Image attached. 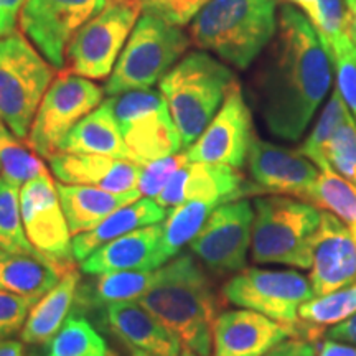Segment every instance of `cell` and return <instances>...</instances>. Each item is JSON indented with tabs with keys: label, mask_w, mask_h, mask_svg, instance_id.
I'll return each mask as SVG.
<instances>
[{
	"label": "cell",
	"mask_w": 356,
	"mask_h": 356,
	"mask_svg": "<svg viewBox=\"0 0 356 356\" xmlns=\"http://www.w3.org/2000/svg\"><path fill=\"white\" fill-rule=\"evenodd\" d=\"M348 113V106H346L340 89H338L335 84V88H333L330 95V99L325 104L322 114L318 115L314 129H312L309 137H307L299 147V152L302 155H305L309 160H312L320 170L330 168L327 159H325V149H327V144L330 142L332 136L335 134L337 129L341 126V122L345 121Z\"/></svg>",
	"instance_id": "obj_34"
},
{
	"label": "cell",
	"mask_w": 356,
	"mask_h": 356,
	"mask_svg": "<svg viewBox=\"0 0 356 356\" xmlns=\"http://www.w3.org/2000/svg\"><path fill=\"white\" fill-rule=\"evenodd\" d=\"M234 81L233 70L204 51L185 55L160 79L159 91L165 97L184 149L204 132Z\"/></svg>",
	"instance_id": "obj_4"
},
{
	"label": "cell",
	"mask_w": 356,
	"mask_h": 356,
	"mask_svg": "<svg viewBox=\"0 0 356 356\" xmlns=\"http://www.w3.org/2000/svg\"><path fill=\"white\" fill-rule=\"evenodd\" d=\"M325 335H327V338H332V340L345 341V343L356 346V315L343 323L328 328Z\"/></svg>",
	"instance_id": "obj_44"
},
{
	"label": "cell",
	"mask_w": 356,
	"mask_h": 356,
	"mask_svg": "<svg viewBox=\"0 0 356 356\" xmlns=\"http://www.w3.org/2000/svg\"><path fill=\"white\" fill-rule=\"evenodd\" d=\"M20 211L26 238L40 254L63 267H74L73 234L50 173L22 186Z\"/></svg>",
	"instance_id": "obj_15"
},
{
	"label": "cell",
	"mask_w": 356,
	"mask_h": 356,
	"mask_svg": "<svg viewBox=\"0 0 356 356\" xmlns=\"http://www.w3.org/2000/svg\"><path fill=\"white\" fill-rule=\"evenodd\" d=\"M178 356H198V355H195V353H191V351H184V353H181V355H178Z\"/></svg>",
	"instance_id": "obj_52"
},
{
	"label": "cell",
	"mask_w": 356,
	"mask_h": 356,
	"mask_svg": "<svg viewBox=\"0 0 356 356\" xmlns=\"http://www.w3.org/2000/svg\"><path fill=\"white\" fill-rule=\"evenodd\" d=\"M108 0H25L20 32L55 70L65 68L66 48L78 30L106 7Z\"/></svg>",
	"instance_id": "obj_12"
},
{
	"label": "cell",
	"mask_w": 356,
	"mask_h": 356,
	"mask_svg": "<svg viewBox=\"0 0 356 356\" xmlns=\"http://www.w3.org/2000/svg\"><path fill=\"white\" fill-rule=\"evenodd\" d=\"M137 304L168 328L181 348L198 356L211 355L218 300L210 279L191 254L177 256L155 270Z\"/></svg>",
	"instance_id": "obj_2"
},
{
	"label": "cell",
	"mask_w": 356,
	"mask_h": 356,
	"mask_svg": "<svg viewBox=\"0 0 356 356\" xmlns=\"http://www.w3.org/2000/svg\"><path fill=\"white\" fill-rule=\"evenodd\" d=\"M289 338L302 337L254 310H228L213 327V356H264Z\"/></svg>",
	"instance_id": "obj_18"
},
{
	"label": "cell",
	"mask_w": 356,
	"mask_h": 356,
	"mask_svg": "<svg viewBox=\"0 0 356 356\" xmlns=\"http://www.w3.org/2000/svg\"><path fill=\"white\" fill-rule=\"evenodd\" d=\"M186 160L184 154L172 155L154 162L139 165V180H137V190L140 191L142 197L147 198H157L170 177L175 173L178 168L184 167Z\"/></svg>",
	"instance_id": "obj_37"
},
{
	"label": "cell",
	"mask_w": 356,
	"mask_h": 356,
	"mask_svg": "<svg viewBox=\"0 0 356 356\" xmlns=\"http://www.w3.org/2000/svg\"><path fill=\"white\" fill-rule=\"evenodd\" d=\"M225 299L241 309L254 310L302 335H312L300 322V307L314 297L310 280L296 270L246 267L222 287Z\"/></svg>",
	"instance_id": "obj_9"
},
{
	"label": "cell",
	"mask_w": 356,
	"mask_h": 356,
	"mask_svg": "<svg viewBox=\"0 0 356 356\" xmlns=\"http://www.w3.org/2000/svg\"><path fill=\"white\" fill-rule=\"evenodd\" d=\"M310 286L314 297L356 284V239L335 215L322 211L312 244Z\"/></svg>",
	"instance_id": "obj_16"
},
{
	"label": "cell",
	"mask_w": 356,
	"mask_h": 356,
	"mask_svg": "<svg viewBox=\"0 0 356 356\" xmlns=\"http://www.w3.org/2000/svg\"><path fill=\"white\" fill-rule=\"evenodd\" d=\"M254 74L256 108L267 131L296 142L332 86L333 61L304 12L284 6L277 32Z\"/></svg>",
	"instance_id": "obj_1"
},
{
	"label": "cell",
	"mask_w": 356,
	"mask_h": 356,
	"mask_svg": "<svg viewBox=\"0 0 356 356\" xmlns=\"http://www.w3.org/2000/svg\"><path fill=\"white\" fill-rule=\"evenodd\" d=\"M185 178H186V163L180 167L178 170L170 177L163 190L160 191L159 197L154 200L159 207H162L167 213L173 210L185 202Z\"/></svg>",
	"instance_id": "obj_41"
},
{
	"label": "cell",
	"mask_w": 356,
	"mask_h": 356,
	"mask_svg": "<svg viewBox=\"0 0 356 356\" xmlns=\"http://www.w3.org/2000/svg\"><path fill=\"white\" fill-rule=\"evenodd\" d=\"M155 270H119L97 275L89 292L92 305H113L121 302H137L150 287Z\"/></svg>",
	"instance_id": "obj_31"
},
{
	"label": "cell",
	"mask_w": 356,
	"mask_h": 356,
	"mask_svg": "<svg viewBox=\"0 0 356 356\" xmlns=\"http://www.w3.org/2000/svg\"><path fill=\"white\" fill-rule=\"evenodd\" d=\"M79 274L76 269H71L63 274L60 282L44 293L37 304L29 312L20 337L24 343L43 345L50 343L58 332L61 330L74 300L79 292Z\"/></svg>",
	"instance_id": "obj_24"
},
{
	"label": "cell",
	"mask_w": 356,
	"mask_h": 356,
	"mask_svg": "<svg viewBox=\"0 0 356 356\" xmlns=\"http://www.w3.org/2000/svg\"><path fill=\"white\" fill-rule=\"evenodd\" d=\"M315 353H317V345H314V341L304 338H289L264 356H315Z\"/></svg>",
	"instance_id": "obj_42"
},
{
	"label": "cell",
	"mask_w": 356,
	"mask_h": 356,
	"mask_svg": "<svg viewBox=\"0 0 356 356\" xmlns=\"http://www.w3.org/2000/svg\"><path fill=\"white\" fill-rule=\"evenodd\" d=\"M356 315V284L327 296L312 297L299 310V318L315 330L332 328Z\"/></svg>",
	"instance_id": "obj_32"
},
{
	"label": "cell",
	"mask_w": 356,
	"mask_h": 356,
	"mask_svg": "<svg viewBox=\"0 0 356 356\" xmlns=\"http://www.w3.org/2000/svg\"><path fill=\"white\" fill-rule=\"evenodd\" d=\"M348 3V33L356 44V0H346Z\"/></svg>",
	"instance_id": "obj_48"
},
{
	"label": "cell",
	"mask_w": 356,
	"mask_h": 356,
	"mask_svg": "<svg viewBox=\"0 0 356 356\" xmlns=\"http://www.w3.org/2000/svg\"><path fill=\"white\" fill-rule=\"evenodd\" d=\"M124 142L137 165L177 155L180 134L160 91L139 89L111 97Z\"/></svg>",
	"instance_id": "obj_10"
},
{
	"label": "cell",
	"mask_w": 356,
	"mask_h": 356,
	"mask_svg": "<svg viewBox=\"0 0 356 356\" xmlns=\"http://www.w3.org/2000/svg\"><path fill=\"white\" fill-rule=\"evenodd\" d=\"M163 225H150L101 246L81 262L84 274L101 275L119 270H157L165 264L162 256Z\"/></svg>",
	"instance_id": "obj_19"
},
{
	"label": "cell",
	"mask_w": 356,
	"mask_h": 356,
	"mask_svg": "<svg viewBox=\"0 0 356 356\" xmlns=\"http://www.w3.org/2000/svg\"><path fill=\"white\" fill-rule=\"evenodd\" d=\"M208 0H159L152 6L144 7L145 12H152L175 25H185L197 15Z\"/></svg>",
	"instance_id": "obj_40"
},
{
	"label": "cell",
	"mask_w": 356,
	"mask_h": 356,
	"mask_svg": "<svg viewBox=\"0 0 356 356\" xmlns=\"http://www.w3.org/2000/svg\"><path fill=\"white\" fill-rule=\"evenodd\" d=\"M132 351H134L132 356H154V355L147 353V351H140V350H132Z\"/></svg>",
	"instance_id": "obj_50"
},
{
	"label": "cell",
	"mask_w": 356,
	"mask_h": 356,
	"mask_svg": "<svg viewBox=\"0 0 356 356\" xmlns=\"http://www.w3.org/2000/svg\"><path fill=\"white\" fill-rule=\"evenodd\" d=\"M315 356H356V346L327 338L317 345Z\"/></svg>",
	"instance_id": "obj_43"
},
{
	"label": "cell",
	"mask_w": 356,
	"mask_h": 356,
	"mask_svg": "<svg viewBox=\"0 0 356 356\" xmlns=\"http://www.w3.org/2000/svg\"><path fill=\"white\" fill-rule=\"evenodd\" d=\"M252 184L261 193L307 198L320 175V168L299 152L254 137L248 154Z\"/></svg>",
	"instance_id": "obj_17"
},
{
	"label": "cell",
	"mask_w": 356,
	"mask_h": 356,
	"mask_svg": "<svg viewBox=\"0 0 356 356\" xmlns=\"http://www.w3.org/2000/svg\"><path fill=\"white\" fill-rule=\"evenodd\" d=\"M44 356H115V353L86 318L71 315L48 343Z\"/></svg>",
	"instance_id": "obj_30"
},
{
	"label": "cell",
	"mask_w": 356,
	"mask_h": 356,
	"mask_svg": "<svg viewBox=\"0 0 356 356\" xmlns=\"http://www.w3.org/2000/svg\"><path fill=\"white\" fill-rule=\"evenodd\" d=\"M305 202L335 215L353 233L356 239V185L335 170H320V175Z\"/></svg>",
	"instance_id": "obj_29"
},
{
	"label": "cell",
	"mask_w": 356,
	"mask_h": 356,
	"mask_svg": "<svg viewBox=\"0 0 356 356\" xmlns=\"http://www.w3.org/2000/svg\"><path fill=\"white\" fill-rule=\"evenodd\" d=\"M56 70L20 30L0 37V121L26 140Z\"/></svg>",
	"instance_id": "obj_7"
},
{
	"label": "cell",
	"mask_w": 356,
	"mask_h": 356,
	"mask_svg": "<svg viewBox=\"0 0 356 356\" xmlns=\"http://www.w3.org/2000/svg\"><path fill=\"white\" fill-rule=\"evenodd\" d=\"M165 216L167 211L162 207H159L154 200H137L136 203L127 204V207L106 218L95 229L74 236L73 243H71L74 259L83 262L104 244L114 241L124 234L132 233V231L144 228V226L157 225V222L165 220Z\"/></svg>",
	"instance_id": "obj_25"
},
{
	"label": "cell",
	"mask_w": 356,
	"mask_h": 356,
	"mask_svg": "<svg viewBox=\"0 0 356 356\" xmlns=\"http://www.w3.org/2000/svg\"><path fill=\"white\" fill-rule=\"evenodd\" d=\"M277 0H208L190 24V40L238 70H248L277 32Z\"/></svg>",
	"instance_id": "obj_3"
},
{
	"label": "cell",
	"mask_w": 356,
	"mask_h": 356,
	"mask_svg": "<svg viewBox=\"0 0 356 356\" xmlns=\"http://www.w3.org/2000/svg\"><path fill=\"white\" fill-rule=\"evenodd\" d=\"M68 270L71 269L38 257L7 254L0 261V291L25 297L37 304Z\"/></svg>",
	"instance_id": "obj_26"
},
{
	"label": "cell",
	"mask_w": 356,
	"mask_h": 356,
	"mask_svg": "<svg viewBox=\"0 0 356 356\" xmlns=\"http://www.w3.org/2000/svg\"><path fill=\"white\" fill-rule=\"evenodd\" d=\"M0 356H25L24 346L17 340H0Z\"/></svg>",
	"instance_id": "obj_47"
},
{
	"label": "cell",
	"mask_w": 356,
	"mask_h": 356,
	"mask_svg": "<svg viewBox=\"0 0 356 356\" xmlns=\"http://www.w3.org/2000/svg\"><path fill=\"white\" fill-rule=\"evenodd\" d=\"M106 318L114 335L129 348L147 351L154 356L180 355L178 338L137 302L109 305Z\"/></svg>",
	"instance_id": "obj_21"
},
{
	"label": "cell",
	"mask_w": 356,
	"mask_h": 356,
	"mask_svg": "<svg viewBox=\"0 0 356 356\" xmlns=\"http://www.w3.org/2000/svg\"><path fill=\"white\" fill-rule=\"evenodd\" d=\"M325 159L332 170L356 185V122L351 113L327 144Z\"/></svg>",
	"instance_id": "obj_35"
},
{
	"label": "cell",
	"mask_w": 356,
	"mask_h": 356,
	"mask_svg": "<svg viewBox=\"0 0 356 356\" xmlns=\"http://www.w3.org/2000/svg\"><path fill=\"white\" fill-rule=\"evenodd\" d=\"M0 170L17 186L47 175L48 170L38 155L13 136L10 129L0 121Z\"/></svg>",
	"instance_id": "obj_33"
},
{
	"label": "cell",
	"mask_w": 356,
	"mask_h": 356,
	"mask_svg": "<svg viewBox=\"0 0 356 356\" xmlns=\"http://www.w3.org/2000/svg\"><path fill=\"white\" fill-rule=\"evenodd\" d=\"M252 118L238 81L231 84L220 111L204 132L185 149L188 163H218L241 168L248 160L252 139Z\"/></svg>",
	"instance_id": "obj_14"
},
{
	"label": "cell",
	"mask_w": 356,
	"mask_h": 356,
	"mask_svg": "<svg viewBox=\"0 0 356 356\" xmlns=\"http://www.w3.org/2000/svg\"><path fill=\"white\" fill-rule=\"evenodd\" d=\"M56 188L73 236L95 229L113 213L136 203L142 197L139 190L127 191V193H111L96 186L65 184H58Z\"/></svg>",
	"instance_id": "obj_23"
},
{
	"label": "cell",
	"mask_w": 356,
	"mask_h": 356,
	"mask_svg": "<svg viewBox=\"0 0 356 356\" xmlns=\"http://www.w3.org/2000/svg\"><path fill=\"white\" fill-rule=\"evenodd\" d=\"M320 25L317 32L328 53L348 33V3L346 0H318Z\"/></svg>",
	"instance_id": "obj_38"
},
{
	"label": "cell",
	"mask_w": 356,
	"mask_h": 356,
	"mask_svg": "<svg viewBox=\"0 0 356 356\" xmlns=\"http://www.w3.org/2000/svg\"><path fill=\"white\" fill-rule=\"evenodd\" d=\"M142 8L140 0H108L70 42L63 70L88 79H108Z\"/></svg>",
	"instance_id": "obj_8"
},
{
	"label": "cell",
	"mask_w": 356,
	"mask_h": 356,
	"mask_svg": "<svg viewBox=\"0 0 356 356\" xmlns=\"http://www.w3.org/2000/svg\"><path fill=\"white\" fill-rule=\"evenodd\" d=\"M102 96L104 88L97 86L92 79L63 70L40 102L26 145L48 160L60 150L71 129L101 104Z\"/></svg>",
	"instance_id": "obj_11"
},
{
	"label": "cell",
	"mask_w": 356,
	"mask_h": 356,
	"mask_svg": "<svg viewBox=\"0 0 356 356\" xmlns=\"http://www.w3.org/2000/svg\"><path fill=\"white\" fill-rule=\"evenodd\" d=\"M24 3L25 0H0V15L17 24V15L20 13Z\"/></svg>",
	"instance_id": "obj_46"
},
{
	"label": "cell",
	"mask_w": 356,
	"mask_h": 356,
	"mask_svg": "<svg viewBox=\"0 0 356 356\" xmlns=\"http://www.w3.org/2000/svg\"><path fill=\"white\" fill-rule=\"evenodd\" d=\"M7 254H6V252H3V251H0V261H2L3 259V257H6Z\"/></svg>",
	"instance_id": "obj_53"
},
{
	"label": "cell",
	"mask_w": 356,
	"mask_h": 356,
	"mask_svg": "<svg viewBox=\"0 0 356 356\" xmlns=\"http://www.w3.org/2000/svg\"><path fill=\"white\" fill-rule=\"evenodd\" d=\"M330 56L337 74V86L351 115L356 119V44L350 33L343 35L340 42L332 48Z\"/></svg>",
	"instance_id": "obj_36"
},
{
	"label": "cell",
	"mask_w": 356,
	"mask_h": 356,
	"mask_svg": "<svg viewBox=\"0 0 356 356\" xmlns=\"http://www.w3.org/2000/svg\"><path fill=\"white\" fill-rule=\"evenodd\" d=\"M292 6H296L300 12H304L312 24L315 25V29H318L320 25V2L318 0H287Z\"/></svg>",
	"instance_id": "obj_45"
},
{
	"label": "cell",
	"mask_w": 356,
	"mask_h": 356,
	"mask_svg": "<svg viewBox=\"0 0 356 356\" xmlns=\"http://www.w3.org/2000/svg\"><path fill=\"white\" fill-rule=\"evenodd\" d=\"M140 2L144 3V7H149V6H152V3L159 2V0H140Z\"/></svg>",
	"instance_id": "obj_51"
},
{
	"label": "cell",
	"mask_w": 356,
	"mask_h": 356,
	"mask_svg": "<svg viewBox=\"0 0 356 356\" xmlns=\"http://www.w3.org/2000/svg\"><path fill=\"white\" fill-rule=\"evenodd\" d=\"M218 207L221 204L208 200H186L168 211L167 220L163 222L162 244H160L163 259H172L185 244H190Z\"/></svg>",
	"instance_id": "obj_27"
},
{
	"label": "cell",
	"mask_w": 356,
	"mask_h": 356,
	"mask_svg": "<svg viewBox=\"0 0 356 356\" xmlns=\"http://www.w3.org/2000/svg\"><path fill=\"white\" fill-rule=\"evenodd\" d=\"M252 225L254 208L248 200L221 204L191 239L190 251L213 273H241L246 269Z\"/></svg>",
	"instance_id": "obj_13"
},
{
	"label": "cell",
	"mask_w": 356,
	"mask_h": 356,
	"mask_svg": "<svg viewBox=\"0 0 356 356\" xmlns=\"http://www.w3.org/2000/svg\"><path fill=\"white\" fill-rule=\"evenodd\" d=\"M13 30H15V22L8 20V19H6V17L0 15V37L13 32Z\"/></svg>",
	"instance_id": "obj_49"
},
{
	"label": "cell",
	"mask_w": 356,
	"mask_h": 356,
	"mask_svg": "<svg viewBox=\"0 0 356 356\" xmlns=\"http://www.w3.org/2000/svg\"><path fill=\"white\" fill-rule=\"evenodd\" d=\"M35 302L15 293L0 291V340H7L24 328Z\"/></svg>",
	"instance_id": "obj_39"
},
{
	"label": "cell",
	"mask_w": 356,
	"mask_h": 356,
	"mask_svg": "<svg viewBox=\"0 0 356 356\" xmlns=\"http://www.w3.org/2000/svg\"><path fill=\"white\" fill-rule=\"evenodd\" d=\"M322 211L299 198L261 197L254 200L251 254L259 264H284L310 269L312 244Z\"/></svg>",
	"instance_id": "obj_5"
},
{
	"label": "cell",
	"mask_w": 356,
	"mask_h": 356,
	"mask_svg": "<svg viewBox=\"0 0 356 356\" xmlns=\"http://www.w3.org/2000/svg\"><path fill=\"white\" fill-rule=\"evenodd\" d=\"M0 251L6 254L32 256L55 262L40 254L26 238L20 211V186L12 184L3 175H0ZM65 269H73V267H65Z\"/></svg>",
	"instance_id": "obj_28"
},
{
	"label": "cell",
	"mask_w": 356,
	"mask_h": 356,
	"mask_svg": "<svg viewBox=\"0 0 356 356\" xmlns=\"http://www.w3.org/2000/svg\"><path fill=\"white\" fill-rule=\"evenodd\" d=\"M190 42L178 25L152 12H144L104 84V95L114 97L150 89L180 61Z\"/></svg>",
	"instance_id": "obj_6"
},
{
	"label": "cell",
	"mask_w": 356,
	"mask_h": 356,
	"mask_svg": "<svg viewBox=\"0 0 356 356\" xmlns=\"http://www.w3.org/2000/svg\"><path fill=\"white\" fill-rule=\"evenodd\" d=\"M58 152L104 155V157L134 162L131 150L124 142L121 127L115 119L111 97L108 101H102L92 113H89L71 129L61 142Z\"/></svg>",
	"instance_id": "obj_22"
},
{
	"label": "cell",
	"mask_w": 356,
	"mask_h": 356,
	"mask_svg": "<svg viewBox=\"0 0 356 356\" xmlns=\"http://www.w3.org/2000/svg\"><path fill=\"white\" fill-rule=\"evenodd\" d=\"M60 184L96 186L111 193L137 190L139 165L131 160L92 154L56 152L48 159Z\"/></svg>",
	"instance_id": "obj_20"
}]
</instances>
